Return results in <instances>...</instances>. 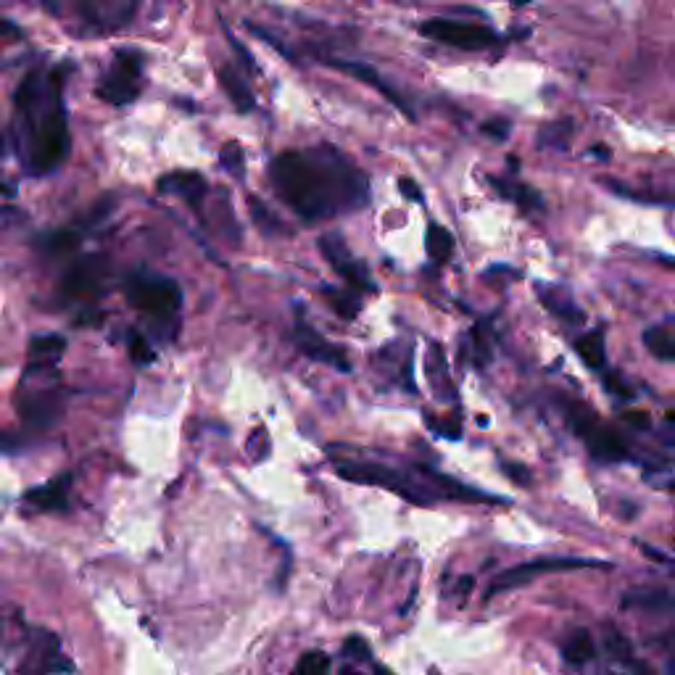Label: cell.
<instances>
[{"label": "cell", "mask_w": 675, "mask_h": 675, "mask_svg": "<svg viewBox=\"0 0 675 675\" xmlns=\"http://www.w3.org/2000/svg\"><path fill=\"white\" fill-rule=\"evenodd\" d=\"M219 161L227 175H233L235 180H243L246 175V153L240 148V143H225L219 151Z\"/></svg>", "instance_id": "obj_32"}, {"label": "cell", "mask_w": 675, "mask_h": 675, "mask_svg": "<svg viewBox=\"0 0 675 675\" xmlns=\"http://www.w3.org/2000/svg\"><path fill=\"white\" fill-rule=\"evenodd\" d=\"M66 407V393L59 388L51 391H35L24 393L19 399V417H22L24 428L32 430H48L59 422Z\"/></svg>", "instance_id": "obj_10"}, {"label": "cell", "mask_w": 675, "mask_h": 675, "mask_svg": "<svg viewBox=\"0 0 675 675\" xmlns=\"http://www.w3.org/2000/svg\"><path fill=\"white\" fill-rule=\"evenodd\" d=\"M333 668V660L330 654L320 652V649H312V652L301 654V660L296 662V670L293 675H327Z\"/></svg>", "instance_id": "obj_31"}, {"label": "cell", "mask_w": 675, "mask_h": 675, "mask_svg": "<svg viewBox=\"0 0 675 675\" xmlns=\"http://www.w3.org/2000/svg\"><path fill=\"white\" fill-rule=\"evenodd\" d=\"M644 346H646V351L654 356V359H660V362H673L675 346H673V330H670V320H665L662 325L646 327Z\"/></svg>", "instance_id": "obj_24"}, {"label": "cell", "mask_w": 675, "mask_h": 675, "mask_svg": "<svg viewBox=\"0 0 675 675\" xmlns=\"http://www.w3.org/2000/svg\"><path fill=\"white\" fill-rule=\"evenodd\" d=\"M583 441H586L591 457L599 459V462H607V465H615V462H625L631 459V449L625 438L617 433L615 428H607L602 422H594L591 428L583 433Z\"/></svg>", "instance_id": "obj_14"}, {"label": "cell", "mask_w": 675, "mask_h": 675, "mask_svg": "<svg viewBox=\"0 0 675 675\" xmlns=\"http://www.w3.org/2000/svg\"><path fill=\"white\" fill-rule=\"evenodd\" d=\"M293 343H296V349L301 351L304 356H309L312 362L327 364V367H333L338 372H351V362L349 354L341 349V346H335L320 333V330H314L309 325H296L293 327Z\"/></svg>", "instance_id": "obj_11"}, {"label": "cell", "mask_w": 675, "mask_h": 675, "mask_svg": "<svg viewBox=\"0 0 675 675\" xmlns=\"http://www.w3.org/2000/svg\"><path fill=\"white\" fill-rule=\"evenodd\" d=\"M269 182L304 222H322L370 204L367 175L335 146L277 153L269 161Z\"/></svg>", "instance_id": "obj_1"}, {"label": "cell", "mask_w": 675, "mask_h": 675, "mask_svg": "<svg viewBox=\"0 0 675 675\" xmlns=\"http://www.w3.org/2000/svg\"><path fill=\"white\" fill-rule=\"evenodd\" d=\"M625 610H644L654 615H670L673 612V594L665 588H633L623 599Z\"/></svg>", "instance_id": "obj_20"}, {"label": "cell", "mask_w": 675, "mask_h": 675, "mask_svg": "<svg viewBox=\"0 0 675 675\" xmlns=\"http://www.w3.org/2000/svg\"><path fill=\"white\" fill-rule=\"evenodd\" d=\"M625 422L633 425L636 430H649V414L646 412H628L625 414Z\"/></svg>", "instance_id": "obj_43"}, {"label": "cell", "mask_w": 675, "mask_h": 675, "mask_svg": "<svg viewBox=\"0 0 675 675\" xmlns=\"http://www.w3.org/2000/svg\"><path fill=\"white\" fill-rule=\"evenodd\" d=\"M465 346L467 356H470V362L475 364V367H486V364H491V335L483 330V325L467 333ZM465 346H462V349H465Z\"/></svg>", "instance_id": "obj_29"}, {"label": "cell", "mask_w": 675, "mask_h": 675, "mask_svg": "<svg viewBox=\"0 0 675 675\" xmlns=\"http://www.w3.org/2000/svg\"><path fill=\"white\" fill-rule=\"evenodd\" d=\"M69 488H72V475H59L48 480L45 486H37L24 494V504L35 512H64L69 507Z\"/></svg>", "instance_id": "obj_16"}, {"label": "cell", "mask_w": 675, "mask_h": 675, "mask_svg": "<svg viewBox=\"0 0 675 675\" xmlns=\"http://www.w3.org/2000/svg\"><path fill=\"white\" fill-rule=\"evenodd\" d=\"M109 277V259L101 254L82 256L72 267L66 269L61 280V293L66 301H82V298H95L103 291V283Z\"/></svg>", "instance_id": "obj_9"}, {"label": "cell", "mask_w": 675, "mask_h": 675, "mask_svg": "<svg viewBox=\"0 0 675 675\" xmlns=\"http://www.w3.org/2000/svg\"><path fill=\"white\" fill-rule=\"evenodd\" d=\"M11 214H14V209H0V227L6 225L8 219H11Z\"/></svg>", "instance_id": "obj_49"}, {"label": "cell", "mask_w": 675, "mask_h": 675, "mask_svg": "<svg viewBox=\"0 0 675 675\" xmlns=\"http://www.w3.org/2000/svg\"><path fill=\"white\" fill-rule=\"evenodd\" d=\"M483 135H488V138H494V140H499V143H504V140L512 135V122H509V119H501V117L488 119V122L483 124Z\"/></svg>", "instance_id": "obj_37"}, {"label": "cell", "mask_w": 675, "mask_h": 675, "mask_svg": "<svg viewBox=\"0 0 675 675\" xmlns=\"http://www.w3.org/2000/svg\"><path fill=\"white\" fill-rule=\"evenodd\" d=\"M114 209H117V198H114V196H103L101 201H98V204L93 206V211H90L88 225H98V222H103V219L109 217V214Z\"/></svg>", "instance_id": "obj_38"}, {"label": "cell", "mask_w": 675, "mask_h": 675, "mask_svg": "<svg viewBox=\"0 0 675 675\" xmlns=\"http://www.w3.org/2000/svg\"><path fill=\"white\" fill-rule=\"evenodd\" d=\"M143 56L138 51H119L98 82V98L111 106H130L140 95Z\"/></svg>", "instance_id": "obj_5"}, {"label": "cell", "mask_w": 675, "mask_h": 675, "mask_svg": "<svg viewBox=\"0 0 675 675\" xmlns=\"http://www.w3.org/2000/svg\"><path fill=\"white\" fill-rule=\"evenodd\" d=\"M573 138V119H559V122L544 124V130L538 135V146L541 148H557V151H565L567 143Z\"/></svg>", "instance_id": "obj_30"}, {"label": "cell", "mask_w": 675, "mask_h": 675, "mask_svg": "<svg viewBox=\"0 0 675 675\" xmlns=\"http://www.w3.org/2000/svg\"><path fill=\"white\" fill-rule=\"evenodd\" d=\"M124 296L138 312L148 314L153 320H175V314L182 306L180 285L172 277L156 275L151 269H138L127 277Z\"/></svg>", "instance_id": "obj_4"}, {"label": "cell", "mask_w": 675, "mask_h": 675, "mask_svg": "<svg viewBox=\"0 0 675 675\" xmlns=\"http://www.w3.org/2000/svg\"><path fill=\"white\" fill-rule=\"evenodd\" d=\"M399 190H401V196L407 198V201H414V204H422V201H425V196H422V190L417 188V182L409 180V177H401V180H399Z\"/></svg>", "instance_id": "obj_41"}, {"label": "cell", "mask_w": 675, "mask_h": 675, "mask_svg": "<svg viewBox=\"0 0 675 675\" xmlns=\"http://www.w3.org/2000/svg\"><path fill=\"white\" fill-rule=\"evenodd\" d=\"M575 351H578V356H581L586 367L602 370L604 362H607V343H604L602 330H591V333L581 335L575 341Z\"/></svg>", "instance_id": "obj_25"}, {"label": "cell", "mask_w": 675, "mask_h": 675, "mask_svg": "<svg viewBox=\"0 0 675 675\" xmlns=\"http://www.w3.org/2000/svg\"><path fill=\"white\" fill-rule=\"evenodd\" d=\"M246 30L251 32V35H254V37H259V40H264V43H267V45H272V48H275L277 53H283L285 59L298 61V56H296V53H293L291 48H288V45H283V40H280V37H277V35H272V32H269V30H264V27H259V24H254V22H246Z\"/></svg>", "instance_id": "obj_35"}, {"label": "cell", "mask_w": 675, "mask_h": 675, "mask_svg": "<svg viewBox=\"0 0 675 675\" xmlns=\"http://www.w3.org/2000/svg\"><path fill=\"white\" fill-rule=\"evenodd\" d=\"M591 153H594V156H599L602 161H610V151H607V146H602V143L591 148Z\"/></svg>", "instance_id": "obj_48"}, {"label": "cell", "mask_w": 675, "mask_h": 675, "mask_svg": "<svg viewBox=\"0 0 675 675\" xmlns=\"http://www.w3.org/2000/svg\"><path fill=\"white\" fill-rule=\"evenodd\" d=\"M425 372H428L430 388L436 393L441 401H454L457 399V388L451 383L449 364H446V356H443L441 346L438 343H430L428 346V359H425Z\"/></svg>", "instance_id": "obj_19"}, {"label": "cell", "mask_w": 675, "mask_h": 675, "mask_svg": "<svg viewBox=\"0 0 675 675\" xmlns=\"http://www.w3.org/2000/svg\"><path fill=\"white\" fill-rule=\"evenodd\" d=\"M335 472L341 478L351 480V483L380 486L385 491H393V494L401 496L404 501H412L417 507H428L436 501L417 465L412 467V472H404L391 465H380V462H338Z\"/></svg>", "instance_id": "obj_3"}, {"label": "cell", "mask_w": 675, "mask_h": 675, "mask_svg": "<svg viewBox=\"0 0 675 675\" xmlns=\"http://www.w3.org/2000/svg\"><path fill=\"white\" fill-rule=\"evenodd\" d=\"M327 64L333 66V69H341L343 74H349V77H354V80L364 82V85H370L372 90H378L380 95H383L385 101H391L393 106L399 111H404L409 119H414V111H412V103H409V98L404 93H399V90L393 88L391 82L385 80L383 74H378L375 69H372L370 64H364V61H349V59H327Z\"/></svg>", "instance_id": "obj_12"}, {"label": "cell", "mask_w": 675, "mask_h": 675, "mask_svg": "<svg viewBox=\"0 0 675 675\" xmlns=\"http://www.w3.org/2000/svg\"><path fill=\"white\" fill-rule=\"evenodd\" d=\"M338 675H364V673L359 668H354V665H346V668H343ZM375 675H393V673L391 670H385L383 665H375Z\"/></svg>", "instance_id": "obj_46"}, {"label": "cell", "mask_w": 675, "mask_h": 675, "mask_svg": "<svg viewBox=\"0 0 675 675\" xmlns=\"http://www.w3.org/2000/svg\"><path fill=\"white\" fill-rule=\"evenodd\" d=\"M159 193H172V196H180L185 204H190L193 209H201L209 196V185H206L204 175L198 172H169L159 180Z\"/></svg>", "instance_id": "obj_15"}, {"label": "cell", "mask_w": 675, "mask_h": 675, "mask_svg": "<svg viewBox=\"0 0 675 675\" xmlns=\"http://www.w3.org/2000/svg\"><path fill=\"white\" fill-rule=\"evenodd\" d=\"M325 293V301L333 306V312L341 317V320H354L359 309H362V293L349 291V288H333V285H325L322 288Z\"/></svg>", "instance_id": "obj_26"}, {"label": "cell", "mask_w": 675, "mask_h": 675, "mask_svg": "<svg viewBox=\"0 0 675 675\" xmlns=\"http://www.w3.org/2000/svg\"><path fill=\"white\" fill-rule=\"evenodd\" d=\"M135 11H138V3H80L77 6L82 22L95 32L122 30L124 24H130Z\"/></svg>", "instance_id": "obj_13"}, {"label": "cell", "mask_w": 675, "mask_h": 675, "mask_svg": "<svg viewBox=\"0 0 675 675\" xmlns=\"http://www.w3.org/2000/svg\"><path fill=\"white\" fill-rule=\"evenodd\" d=\"M343 660L349 662V665H364V662H372V649L370 644L362 639V636H349V639L343 641Z\"/></svg>", "instance_id": "obj_33"}, {"label": "cell", "mask_w": 675, "mask_h": 675, "mask_svg": "<svg viewBox=\"0 0 675 675\" xmlns=\"http://www.w3.org/2000/svg\"><path fill=\"white\" fill-rule=\"evenodd\" d=\"M64 80L66 66H56L48 74L37 66L27 72L14 93L24 167L30 169L32 175L56 172L72 148L69 117L64 106Z\"/></svg>", "instance_id": "obj_2"}, {"label": "cell", "mask_w": 675, "mask_h": 675, "mask_svg": "<svg viewBox=\"0 0 675 675\" xmlns=\"http://www.w3.org/2000/svg\"><path fill=\"white\" fill-rule=\"evenodd\" d=\"M488 182L499 190L501 196L509 198V201H515L520 209L525 211H536L544 206V198L538 196L536 190L530 188V185H523V182H512V180H499V177H488Z\"/></svg>", "instance_id": "obj_23"}, {"label": "cell", "mask_w": 675, "mask_h": 675, "mask_svg": "<svg viewBox=\"0 0 675 675\" xmlns=\"http://www.w3.org/2000/svg\"><path fill=\"white\" fill-rule=\"evenodd\" d=\"M248 209H251V219H254V225L262 230L264 235H288V227L275 217V211H269L264 206L262 198H248Z\"/></svg>", "instance_id": "obj_28"}, {"label": "cell", "mask_w": 675, "mask_h": 675, "mask_svg": "<svg viewBox=\"0 0 675 675\" xmlns=\"http://www.w3.org/2000/svg\"><path fill=\"white\" fill-rule=\"evenodd\" d=\"M225 35H227V43H230V48H233V51L238 53V59L243 61V66H246L248 72H254V56H251V53H248L246 48H243V43H240L238 37H235L233 32L227 30V27H225Z\"/></svg>", "instance_id": "obj_40"}, {"label": "cell", "mask_w": 675, "mask_h": 675, "mask_svg": "<svg viewBox=\"0 0 675 675\" xmlns=\"http://www.w3.org/2000/svg\"><path fill=\"white\" fill-rule=\"evenodd\" d=\"M80 243V233H74V230H56V233L45 235V251L48 254H66V251H72Z\"/></svg>", "instance_id": "obj_34"}, {"label": "cell", "mask_w": 675, "mask_h": 675, "mask_svg": "<svg viewBox=\"0 0 675 675\" xmlns=\"http://www.w3.org/2000/svg\"><path fill=\"white\" fill-rule=\"evenodd\" d=\"M504 472H507L509 478L515 480L517 486H528L530 480H533V475H530L528 465H517V462H504Z\"/></svg>", "instance_id": "obj_39"}, {"label": "cell", "mask_w": 675, "mask_h": 675, "mask_svg": "<svg viewBox=\"0 0 675 675\" xmlns=\"http://www.w3.org/2000/svg\"><path fill=\"white\" fill-rule=\"evenodd\" d=\"M586 567H610V562H599V559H583V557H538L523 562V565H515L499 573L494 578V583L488 586L486 599L501 594V591H512V588H520L525 583L536 581L538 575L546 573H567V570H586Z\"/></svg>", "instance_id": "obj_6"}, {"label": "cell", "mask_w": 675, "mask_h": 675, "mask_svg": "<svg viewBox=\"0 0 675 675\" xmlns=\"http://www.w3.org/2000/svg\"><path fill=\"white\" fill-rule=\"evenodd\" d=\"M425 251L433 262L443 264L449 262L451 254H454V235L441 225H428V233H425Z\"/></svg>", "instance_id": "obj_27"}, {"label": "cell", "mask_w": 675, "mask_h": 675, "mask_svg": "<svg viewBox=\"0 0 675 675\" xmlns=\"http://www.w3.org/2000/svg\"><path fill=\"white\" fill-rule=\"evenodd\" d=\"M66 351V338L59 333H43L32 335L30 338V370H53V364H59V359Z\"/></svg>", "instance_id": "obj_17"}, {"label": "cell", "mask_w": 675, "mask_h": 675, "mask_svg": "<svg viewBox=\"0 0 675 675\" xmlns=\"http://www.w3.org/2000/svg\"><path fill=\"white\" fill-rule=\"evenodd\" d=\"M317 246H320V251H322V256L327 259V264H330V267H333L335 272H338V275H341L343 280H346V283H349L356 293L378 291V285L372 283L367 264L359 262V259H354L349 243H346V238H343L341 233L330 230V233L320 235Z\"/></svg>", "instance_id": "obj_8"}, {"label": "cell", "mask_w": 675, "mask_h": 675, "mask_svg": "<svg viewBox=\"0 0 675 675\" xmlns=\"http://www.w3.org/2000/svg\"><path fill=\"white\" fill-rule=\"evenodd\" d=\"M538 293H541V304L559 317V320L570 322V325H583L586 322V314L578 304H575V298L565 291V288H559V285H538Z\"/></svg>", "instance_id": "obj_18"}, {"label": "cell", "mask_w": 675, "mask_h": 675, "mask_svg": "<svg viewBox=\"0 0 675 675\" xmlns=\"http://www.w3.org/2000/svg\"><path fill=\"white\" fill-rule=\"evenodd\" d=\"M130 356L135 359V364H153V362H156V351L151 349L148 338H143V335L135 333V330L130 333Z\"/></svg>", "instance_id": "obj_36"}, {"label": "cell", "mask_w": 675, "mask_h": 675, "mask_svg": "<svg viewBox=\"0 0 675 675\" xmlns=\"http://www.w3.org/2000/svg\"><path fill=\"white\" fill-rule=\"evenodd\" d=\"M420 32L436 43L457 48V51H486L499 43V35L486 24L457 22V19H428V22H422Z\"/></svg>", "instance_id": "obj_7"}, {"label": "cell", "mask_w": 675, "mask_h": 675, "mask_svg": "<svg viewBox=\"0 0 675 675\" xmlns=\"http://www.w3.org/2000/svg\"><path fill=\"white\" fill-rule=\"evenodd\" d=\"M662 438H665V446H673V414H668V420H665Z\"/></svg>", "instance_id": "obj_47"}, {"label": "cell", "mask_w": 675, "mask_h": 675, "mask_svg": "<svg viewBox=\"0 0 675 675\" xmlns=\"http://www.w3.org/2000/svg\"><path fill=\"white\" fill-rule=\"evenodd\" d=\"M604 385H607V391L615 393V396H620V399H633V391H631V388H625V385L620 383V378H617V375H615V378H612V375H610V378L604 380Z\"/></svg>", "instance_id": "obj_42"}, {"label": "cell", "mask_w": 675, "mask_h": 675, "mask_svg": "<svg viewBox=\"0 0 675 675\" xmlns=\"http://www.w3.org/2000/svg\"><path fill=\"white\" fill-rule=\"evenodd\" d=\"M562 657L570 668H588L591 662L596 660V646H594V636L586 631V628H575L565 636L562 641Z\"/></svg>", "instance_id": "obj_21"}, {"label": "cell", "mask_w": 675, "mask_h": 675, "mask_svg": "<svg viewBox=\"0 0 675 675\" xmlns=\"http://www.w3.org/2000/svg\"><path fill=\"white\" fill-rule=\"evenodd\" d=\"M641 552L646 554V557H652V559H657V562H662V565H670V557L668 554H662V552H657V549H654V546H649V544H644V541H641Z\"/></svg>", "instance_id": "obj_44"}, {"label": "cell", "mask_w": 675, "mask_h": 675, "mask_svg": "<svg viewBox=\"0 0 675 675\" xmlns=\"http://www.w3.org/2000/svg\"><path fill=\"white\" fill-rule=\"evenodd\" d=\"M217 77H219L222 90H225L227 98L233 101V106L240 111V114H248V111L256 109L254 93H251V88H248L246 80L240 77L235 66H222V69L217 72Z\"/></svg>", "instance_id": "obj_22"}, {"label": "cell", "mask_w": 675, "mask_h": 675, "mask_svg": "<svg viewBox=\"0 0 675 675\" xmlns=\"http://www.w3.org/2000/svg\"><path fill=\"white\" fill-rule=\"evenodd\" d=\"M0 37H22V30L8 19H0Z\"/></svg>", "instance_id": "obj_45"}]
</instances>
